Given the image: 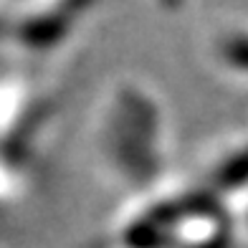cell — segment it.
I'll list each match as a JSON object with an SVG mask.
<instances>
[{"label":"cell","mask_w":248,"mask_h":248,"mask_svg":"<svg viewBox=\"0 0 248 248\" xmlns=\"http://www.w3.org/2000/svg\"><path fill=\"white\" fill-rule=\"evenodd\" d=\"M31 193V162L0 152V225L26 205Z\"/></svg>","instance_id":"cell-3"},{"label":"cell","mask_w":248,"mask_h":248,"mask_svg":"<svg viewBox=\"0 0 248 248\" xmlns=\"http://www.w3.org/2000/svg\"><path fill=\"white\" fill-rule=\"evenodd\" d=\"M162 94L137 76H122L99 94L92 111V152L111 185L150 193L167 183L172 124Z\"/></svg>","instance_id":"cell-1"},{"label":"cell","mask_w":248,"mask_h":248,"mask_svg":"<svg viewBox=\"0 0 248 248\" xmlns=\"http://www.w3.org/2000/svg\"><path fill=\"white\" fill-rule=\"evenodd\" d=\"M94 10L86 3L0 5V46L10 53L51 56L66 46L81 18Z\"/></svg>","instance_id":"cell-2"}]
</instances>
